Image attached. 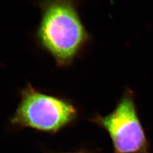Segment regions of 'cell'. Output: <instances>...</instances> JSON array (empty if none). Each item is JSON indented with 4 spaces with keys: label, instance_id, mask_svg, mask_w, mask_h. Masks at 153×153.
<instances>
[{
    "label": "cell",
    "instance_id": "obj_1",
    "mask_svg": "<svg viewBox=\"0 0 153 153\" xmlns=\"http://www.w3.org/2000/svg\"><path fill=\"white\" fill-rule=\"evenodd\" d=\"M40 7L38 41L57 66H69L91 40L80 19L77 0H42Z\"/></svg>",
    "mask_w": 153,
    "mask_h": 153
},
{
    "label": "cell",
    "instance_id": "obj_2",
    "mask_svg": "<svg viewBox=\"0 0 153 153\" xmlns=\"http://www.w3.org/2000/svg\"><path fill=\"white\" fill-rule=\"evenodd\" d=\"M79 111L70 100L42 93L28 85L12 118L16 126L56 133L75 123Z\"/></svg>",
    "mask_w": 153,
    "mask_h": 153
},
{
    "label": "cell",
    "instance_id": "obj_3",
    "mask_svg": "<svg viewBox=\"0 0 153 153\" xmlns=\"http://www.w3.org/2000/svg\"><path fill=\"white\" fill-rule=\"evenodd\" d=\"M90 121L107 132L114 153H151L149 142L131 90L124 92L112 112L106 116L97 114Z\"/></svg>",
    "mask_w": 153,
    "mask_h": 153
},
{
    "label": "cell",
    "instance_id": "obj_4",
    "mask_svg": "<svg viewBox=\"0 0 153 153\" xmlns=\"http://www.w3.org/2000/svg\"><path fill=\"white\" fill-rule=\"evenodd\" d=\"M58 153H89L87 152H84V151H79V152H58Z\"/></svg>",
    "mask_w": 153,
    "mask_h": 153
}]
</instances>
